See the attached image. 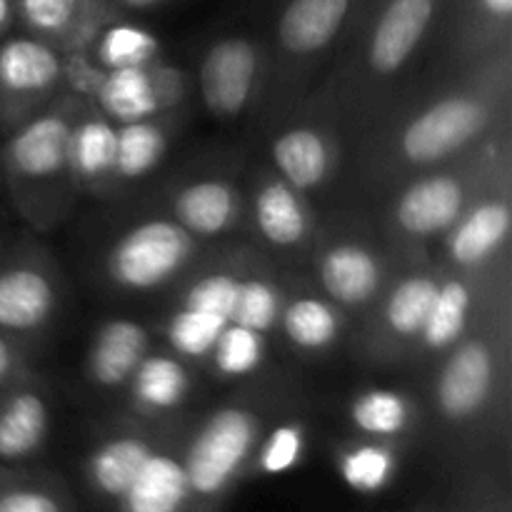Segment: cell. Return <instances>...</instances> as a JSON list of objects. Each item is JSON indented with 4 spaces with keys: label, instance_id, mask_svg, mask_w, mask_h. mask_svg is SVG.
<instances>
[{
    "label": "cell",
    "instance_id": "1",
    "mask_svg": "<svg viewBox=\"0 0 512 512\" xmlns=\"http://www.w3.org/2000/svg\"><path fill=\"white\" fill-rule=\"evenodd\" d=\"M255 435H258V423L248 410L225 408L215 413L203 425L198 438L190 443L185 455L183 468L188 475L190 493L210 498L228 488L230 480L248 460Z\"/></svg>",
    "mask_w": 512,
    "mask_h": 512
},
{
    "label": "cell",
    "instance_id": "2",
    "mask_svg": "<svg viewBox=\"0 0 512 512\" xmlns=\"http://www.w3.org/2000/svg\"><path fill=\"white\" fill-rule=\"evenodd\" d=\"M188 230L170 220L130 228L110 250V275L128 290H150L173 278L190 258Z\"/></svg>",
    "mask_w": 512,
    "mask_h": 512
},
{
    "label": "cell",
    "instance_id": "3",
    "mask_svg": "<svg viewBox=\"0 0 512 512\" xmlns=\"http://www.w3.org/2000/svg\"><path fill=\"white\" fill-rule=\"evenodd\" d=\"M488 123V110L468 95H450L418 115L403 133V153L413 163L428 165L463 148Z\"/></svg>",
    "mask_w": 512,
    "mask_h": 512
},
{
    "label": "cell",
    "instance_id": "4",
    "mask_svg": "<svg viewBox=\"0 0 512 512\" xmlns=\"http://www.w3.org/2000/svg\"><path fill=\"white\" fill-rule=\"evenodd\" d=\"M258 70V50L245 38H223L205 53L200 88L208 110L233 118L245 108Z\"/></svg>",
    "mask_w": 512,
    "mask_h": 512
},
{
    "label": "cell",
    "instance_id": "5",
    "mask_svg": "<svg viewBox=\"0 0 512 512\" xmlns=\"http://www.w3.org/2000/svg\"><path fill=\"white\" fill-rule=\"evenodd\" d=\"M493 353L480 340H470L453 353L438 378V405L450 420L478 413L493 388Z\"/></svg>",
    "mask_w": 512,
    "mask_h": 512
},
{
    "label": "cell",
    "instance_id": "6",
    "mask_svg": "<svg viewBox=\"0 0 512 512\" xmlns=\"http://www.w3.org/2000/svg\"><path fill=\"white\" fill-rule=\"evenodd\" d=\"M435 0H390L373 30L368 60L378 73H395L423 40Z\"/></svg>",
    "mask_w": 512,
    "mask_h": 512
},
{
    "label": "cell",
    "instance_id": "7",
    "mask_svg": "<svg viewBox=\"0 0 512 512\" xmlns=\"http://www.w3.org/2000/svg\"><path fill=\"white\" fill-rule=\"evenodd\" d=\"M70 123L58 115H45L20 128L5 145V163L23 178H48L68 165Z\"/></svg>",
    "mask_w": 512,
    "mask_h": 512
},
{
    "label": "cell",
    "instance_id": "8",
    "mask_svg": "<svg viewBox=\"0 0 512 512\" xmlns=\"http://www.w3.org/2000/svg\"><path fill=\"white\" fill-rule=\"evenodd\" d=\"M465 193L458 180L448 175L418 180L400 198L398 223L410 235H435L458 223Z\"/></svg>",
    "mask_w": 512,
    "mask_h": 512
},
{
    "label": "cell",
    "instance_id": "9",
    "mask_svg": "<svg viewBox=\"0 0 512 512\" xmlns=\"http://www.w3.org/2000/svg\"><path fill=\"white\" fill-rule=\"evenodd\" d=\"M348 10L350 0H290L280 15V43L288 53H315L338 35Z\"/></svg>",
    "mask_w": 512,
    "mask_h": 512
},
{
    "label": "cell",
    "instance_id": "10",
    "mask_svg": "<svg viewBox=\"0 0 512 512\" xmlns=\"http://www.w3.org/2000/svg\"><path fill=\"white\" fill-rule=\"evenodd\" d=\"M148 350V333L133 320H110L90 345L88 368L95 383L113 388L125 383Z\"/></svg>",
    "mask_w": 512,
    "mask_h": 512
},
{
    "label": "cell",
    "instance_id": "11",
    "mask_svg": "<svg viewBox=\"0 0 512 512\" xmlns=\"http://www.w3.org/2000/svg\"><path fill=\"white\" fill-rule=\"evenodd\" d=\"M55 293L43 273L33 268L0 270V330H33L53 313Z\"/></svg>",
    "mask_w": 512,
    "mask_h": 512
},
{
    "label": "cell",
    "instance_id": "12",
    "mask_svg": "<svg viewBox=\"0 0 512 512\" xmlns=\"http://www.w3.org/2000/svg\"><path fill=\"white\" fill-rule=\"evenodd\" d=\"M190 498V483L180 460L153 453L123 495L128 512H180Z\"/></svg>",
    "mask_w": 512,
    "mask_h": 512
},
{
    "label": "cell",
    "instance_id": "13",
    "mask_svg": "<svg viewBox=\"0 0 512 512\" xmlns=\"http://www.w3.org/2000/svg\"><path fill=\"white\" fill-rule=\"evenodd\" d=\"M320 280L333 300L358 305L378 288L380 265L375 255L360 245H335L320 263Z\"/></svg>",
    "mask_w": 512,
    "mask_h": 512
},
{
    "label": "cell",
    "instance_id": "14",
    "mask_svg": "<svg viewBox=\"0 0 512 512\" xmlns=\"http://www.w3.org/2000/svg\"><path fill=\"white\" fill-rule=\"evenodd\" d=\"M60 75V60L35 38H13L0 45V88L13 95L40 93Z\"/></svg>",
    "mask_w": 512,
    "mask_h": 512
},
{
    "label": "cell",
    "instance_id": "15",
    "mask_svg": "<svg viewBox=\"0 0 512 512\" xmlns=\"http://www.w3.org/2000/svg\"><path fill=\"white\" fill-rule=\"evenodd\" d=\"M510 208L498 200L478 205L465 220H460L448 240L450 260L458 265H478L505 243L510 233Z\"/></svg>",
    "mask_w": 512,
    "mask_h": 512
},
{
    "label": "cell",
    "instance_id": "16",
    "mask_svg": "<svg viewBox=\"0 0 512 512\" xmlns=\"http://www.w3.org/2000/svg\"><path fill=\"white\" fill-rule=\"evenodd\" d=\"M235 215V193L220 180H200L175 198V220L195 235H220Z\"/></svg>",
    "mask_w": 512,
    "mask_h": 512
},
{
    "label": "cell",
    "instance_id": "17",
    "mask_svg": "<svg viewBox=\"0 0 512 512\" xmlns=\"http://www.w3.org/2000/svg\"><path fill=\"white\" fill-rule=\"evenodd\" d=\"M273 160L290 188L310 190L328 175L330 150L315 130L293 128L275 140Z\"/></svg>",
    "mask_w": 512,
    "mask_h": 512
},
{
    "label": "cell",
    "instance_id": "18",
    "mask_svg": "<svg viewBox=\"0 0 512 512\" xmlns=\"http://www.w3.org/2000/svg\"><path fill=\"white\" fill-rule=\"evenodd\" d=\"M48 408L38 393L13 395L0 408V460L28 458L43 443Z\"/></svg>",
    "mask_w": 512,
    "mask_h": 512
},
{
    "label": "cell",
    "instance_id": "19",
    "mask_svg": "<svg viewBox=\"0 0 512 512\" xmlns=\"http://www.w3.org/2000/svg\"><path fill=\"white\" fill-rule=\"evenodd\" d=\"M98 98L105 113L120 123H138L158 110V88L145 65L110 70L100 83Z\"/></svg>",
    "mask_w": 512,
    "mask_h": 512
},
{
    "label": "cell",
    "instance_id": "20",
    "mask_svg": "<svg viewBox=\"0 0 512 512\" xmlns=\"http://www.w3.org/2000/svg\"><path fill=\"white\" fill-rule=\"evenodd\" d=\"M150 455L153 448L140 438H115L100 445L88 465L95 490L108 498H123Z\"/></svg>",
    "mask_w": 512,
    "mask_h": 512
},
{
    "label": "cell",
    "instance_id": "21",
    "mask_svg": "<svg viewBox=\"0 0 512 512\" xmlns=\"http://www.w3.org/2000/svg\"><path fill=\"white\" fill-rule=\"evenodd\" d=\"M255 220H258L260 233L280 248L300 243L308 233V218H305L303 205L293 188L283 180H273L260 190L258 200H255Z\"/></svg>",
    "mask_w": 512,
    "mask_h": 512
},
{
    "label": "cell",
    "instance_id": "22",
    "mask_svg": "<svg viewBox=\"0 0 512 512\" xmlns=\"http://www.w3.org/2000/svg\"><path fill=\"white\" fill-rule=\"evenodd\" d=\"M190 390L188 370L175 358L150 355L140 360L133 373V395L143 408L165 413L178 408Z\"/></svg>",
    "mask_w": 512,
    "mask_h": 512
},
{
    "label": "cell",
    "instance_id": "23",
    "mask_svg": "<svg viewBox=\"0 0 512 512\" xmlns=\"http://www.w3.org/2000/svg\"><path fill=\"white\" fill-rule=\"evenodd\" d=\"M438 288L440 285L428 275H413V278L403 280L393 290L388 308H385V320H388L390 330L405 335V338H415L423 333Z\"/></svg>",
    "mask_w": 512,
    "mask_h": 512
},
{
    "label": "cell",
    "instance_id": "24",
    "mask_svg": "<svg viewBox=\"0 0 512 512\" xmlns=\"http://www.w3.org/2000/svg\"><path fill=\"white\" fill-rule=\"evenodd\" d=\"M165 153V135L148 120L125 123L115 138V173L123 178H140L158 165Z\"/></svg>",
    "mask_w": 512,
    "mask_h": 512
},
{
    "label": "cell",
    "instance_id": "25",
    "mask_svg": "<svg viewBox=\"0 0 512 512\" xmlns=\"http://www.w3.org/2000/svg\"><path fill=\"white\" fill-rule=\"evenodd\" d=\"M468 310H470V290L465 288L458 280L440 285L435 303L430 308L428 320L423 328V340L428 348L443 350L453 345L460 338L468 323Z\"/></svg>",
    "mask_w": 512,
    "mask_h": 512
},
{
    "label": "cell",
    "instance_id": "26",
    "mask_svg": "<svg viewBox=\"0 0 512 512\" xmlns=\"http://www.w3.org/2000/svg\"><path fill=\"white\" fill-rule=\"evenodd\" d=\"M115 138L118 130L105 120H88L70 133L68 163L83 178H98L115 168Z\"/></svg>",
    "mask_w": 512,
    "mask_h": 512
},
{
    "label": "cell",
    "instance_id": "27",
    "mask_svg": "<svg viewBox=\"0 0 512 512\" xmlns=\"http://www.w3.org/2000/svg\"><path fill=\"white\" fill-rule=\"evenodd\" d=\"M285 335L303 350L328 348L338 338V315L318 298H300L285 310Z\"/></svg>",
    "mask_w": 512,
    "mask_h": 512
},
{
    "label": "cell",
    "instance_id": "28",
    "mask_svg": "<svg viewBox=\"0 0 512 512\" xmlns=\"http://www.w3.org/2000/svg\"><path fill=\"white\" fill-rule=\"evenodd\" d=\"M350 418L363 433L398 435L410 420L408 400L395 390H368L350 408Z\"/></svg>",
    "mask_w": 512,
    "mask_h": 512
},
{
    "label": "cell",
    "instance_id": "29",
    "mask_svg": "<svg viewBox=\"0 0 512 512\" xmlns=\"http://www.w3.org/2000/svg\"><path fill=\"white\" fill-rule=\"evenodd\" d=\"M228 323L230 320L220 318V315L183 308L173 315L165 335H168V343L173 345L175 353L185 355V358H203V355L213 353L215 340L220 338Z\"/></svg>",
    "mask_w": 512,
    "mask_h": 512
},
{
    "label": "cell",
    "instance_id": "30",
    "mask_svg": "<svg viewBox=\"0 0 512 512\" xmlns=\"http://www.w3.org/2000/svg\"><path fill=\"white\" fill-rule=\"evenodd\" d=\"M158 53V40L135 25H113L98 43V58L105 68H138Z\"/></svg>",
    "mask_w": 512,
    "mask_h": 512
},
{
    "label": "cell",
    "instance_id": "31",
    "mask_svg": "<svg viewBox=\"0 0 512 512\" xmlns=\"http://www.w3.org/2000/svg\"><path fill=\"white\" fill-rule=\"evenodd\" d=\"M395 473V458L380 445H360L340 460V475L358 493H378Z\"/></svg>",
    "mask_w": 512,
    "mask_h": 512
},
{
    "label": "cell",
    "instance_id": "32",
    "mask_svg": "<svg viewBox=\"0 0 512 512\" xmlns=\"http://www.w3.org/2000/svg\"><path fill=\"white\" fill-rule=\"evenodd\" d=\"M215 368L230 378L250 375L263 360V338L255 330L228 323L213 345Z\"/></svg>",
    "mask_w": 512,
    "mask_h": 512
},
{
    "label": "cell",
    "instance_id": "33",
    "mask_svg": "<svg viewBox=\"0 0 512 512\" xmlns=\"http://www.w3.org/2000/svg\"><path fill=\"white\" fill-rule=\"evenodd\" d=\"M278 318V293L265 280H240L230 323L265 333Z\"/></svg>",
    "mask_w": 512,
    "mask_h": 512
},
{
    "label": "cell",
    "instance_id": "34",
    "mask_svg": "<svg viewBox=\"0 0 512 512\" xmlns=\"http://www.w3.org/2000/svg\"><path fill=\"white\" fill-rule=\"evenodd\" d=\"M238 288L240 280L228 273H215L208 275V278H200L198 283L188 290L185 308L203 310V313H213L230 320L235 308V298H238Z\"/></svg>",
    "mask_w": 512,
    "mask_h": 512
},
{
    "label": "cell",
    "instance_id": "35",
    "mask_svg": "<svg viewBox=\"0 0 512 512\" xmlns=\"http://www.w3.org/2000/svg\"><path fill=\"white\" fill-rule=\"evenodd\" d=\"M303 448V430L298 425H280V428L273 430V435L265 440L263 450H260V470L268 475L288 473V470H293L298 465Z\"/></svg>",
    "mask_w": 512,
    "mask_h": 512
},
{
    "label": "cell",
    "instance_id": "36",
    "mask_svg": "<svg viewBox=\"0 0 512 512\" xmlns=\"http://www.w3.org/2000/svg\"><path fill=\"white\" fill-rule=\"evenodd\" d=\"M80 0H20L25 23L38 33H63L78 15Z\"/></svg>",
    "mask_w": 512,
    "mask_h": 512
},
{
    "label": "cell",
    "instance_id": "37",
    "mask_svg": "<svg viewBox=\"0 0 512 512\" xmlns=\"http://www.w3.org/2000/svg\"><path fill=\"white\" fill-rule=\"evenodd\" d=\"M0 512H60V508L38 490H8L0 493Z\"/></svg>",
    "mask_w": 512,
    "mask_h": 512
},
{
    "label": "cell",
    "instance_id": "38",
    "mask_svg": "<svg viewBox=\"0 0 512 512\" xmlns=\"http://www.w3.org/2000/svg\"><path fill=\"white\" fill-rule=\"evenodd\" d=\"M480 5H483L485 13L500 20H508L512 13V0H480Z\"/></svg>",
    "mask_w": 512,
    "mask_h": 512
},
{
    "label": "cell",
    "instance_id": "39",
    "mask_svg": "<svg viewBox=\"0 0 512 512\" xmlns=\"http://www.w3.org/2000/svg\"><path fill=\"white\" fill-rule=\"evenodd\" d=\"M10 370H13V348H10L8 340L0 335V385L5 383V378L10 375Z\"/></svg>",
    "mask_w": 512,
    "mask_h": 512
},
{
    "label": "cell",
    "instance_id": "40",
    "mask_svg": "<svg viewBox=\"0 0 512 512\" xmlns=\"http://www.w3.org/2000/svg\"><path fill=\"white\" fill-rule=\"evenodd\" d=\"M10 15H13V0H0V30L8 28Z\"/></svg>",
    "mask_w": 512,
    "mask_h": 512
},
{
    "label": "cell",
    "instance_id": "41",
    "mask_svg": "<svg viewBox=\"0 0 512 512\" xmlns=\"http://www.w3.org/2000/svg\"><path fill=\"white\" fill-rule=\"evenodd\" d=\"M128 8H150V5L160 3V0H123Z\"/></svg>",
    "mask_w": 512,
    "mask_h": 512
}]
</instances>
